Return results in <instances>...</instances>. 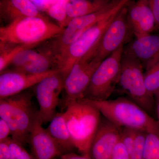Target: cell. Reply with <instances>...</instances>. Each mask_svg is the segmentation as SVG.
Here are the masks:
<instances>
[{
  "mask_svg": "<svg viewBox=\"0 0 159 159\" xmlns=\"http://www.w3.org/2000/svg\"><path fill=\"white\" fill-rule=\"evenodd\" d=\"M64 29L46 16L20 18L0 27V52L34 48L59 36Z\"/></svg>",
  "mask_w": 159,
  "mask_h": 159,
  "instance_id": "obj_1",
  "label": "cell"
},
{
  "mask_svg": "<svg viewBox=\"0 0 159 159\" xmlns=\"http://www.w3.org/2000/svg\"><path fill=\"white\" fill-rule=\"evenodd\" d=\"M84 99L96 107L106 119L119 127L159 135L158 121L128 98L120 97L100 101Z\"/></svg>",
  "mask_w": 159,
  "mask_h": 159,
  "instance_id": "obj_2",
  "label": "cell"
},
{
  "mask_svg": "<svg viewBox=\"0 0 159 159\" xmlns=\"http://www.w3.org/2000/svg\"><path fill=\"white\" fill-rule=\"evenodd\" d=\"M33 93L30 90L0 99V117L9 124L13 141L24 146L29 136L38 110L32 102Z\"/></svg>",
  "mask_w": 159,
  "mask_h": 159,
  "instance_id": "obj_3",
  "label": "cell"
},
{
  "mask_svg": "<svg viewBox=\"0 0 159 159\" xmlns=\"http://www.w3.org/2000/svg\"><path fill=\"white\" fill-rule=\"evenodd\" d=\"M64 107L66 122L75 148L82 154L89 153L101 113L84 99L69 102Z\"/></svg>",
  "mask_w": 159,
  "mask_h": 159,
  "instance_id": "obj_4",
  "label": "cell"
},
{
  "mask_svg": "<svg viewBox=\"0 0 159 159\" xmlns=\"http://www.w3.org/2000/svg\"><path fill=\"white\" fill-rule=\"evenodd\" d=\"M143 70L139 60L123 51L117 86L121 93L150 115L153 112L156 101L145 87Z\"/></svg>",
  "mask_w": 159,
  "mask_h": 159,
  "instance_id": "obj_5",
  "label": "cell"
},
{
  "mask_svg": "<svg viewBox=\"0 0 159 159\" xmlns=\"http://www.w3.org/2000/svg\"><path fill=\"white\" fill-rule=\"evenodd\" d=\"M130 1L112 0L108 6L100 11L71 20L60 35L46 42L57 63L60 56L88 29L99 21L118 13Z\"/></svg>",
  "mask_w": 159,
  "mask_h": 159,
  "instance_id": "obj_6",
  "label": "cell"
},
{
  "mask_svg": "<svg viewBox=\"0 0 159 159\" xmlns=\"http://www.w3.org/2000/svg\"><path fill=\"white\" fill-rule=\"evenodd\" d=\"M124 48V45L121 46L101 62L93 74L84 99L107 100L115 92L119 81Z\"/></svg>",
  "mask_w": 159,
  "mask_h": 159,
  "instance_id": "obj_7",
  "label": "cell"
},
{
  "mask_svg": "<svg viewBox=\"0 0 159 159\" xmlns=\"http://www.w3.org/2000/svg\"><path fill=\"white\" fill-rule=\"evenodd\" d=\"M118 13L96 23L72 43L60 56L57 61V68L60 71L63 79L66 77L75 63L97 46Z\"/></svg>",
  "mask_w": 159,
  "mask_h": 159,
  "instance_id": "obj_8",
  "label": "cell"
},
{
  "mask_svg": "<svg viewBox=\"0 0 159 159\" xmlns=\"http://www.w3.org/2000/svg\"><path fill=\"white\" fill-rule=\"evenodd\" d=\"M102 61L91 50L75 63L63 80V90L65 93L64 107L69 102L84 99L93 74Z\"/></svg>",
  "mask_w": 159,
  "mask_h": 159,
  "instance_id": "obj_9",
  "label": "cell"
},
{
  "mask_svg": "<svg viewBox=\"0 0 159 159\" xmlns=\"http://www.w3.org/2000/svg\"><path fill=\"white\" fill-rule=\"evenodd\" d=\"M128 5L117 14L105 30L98 44L92 50L95 56L101 61L121 46L124 45L134 35L127 21Z\"/></svg>",
  "mask_w": 159,
  "mask_h": 159,
  "instance_id": "obj_10",
  "label": "cell"
},
{
  "mask_svg": "<svg viewBox=\"0 0 159 159\" xmlns=\"http://www.w3.org/2000/svg\"><path fill=\"white\" fill-rule=\"evenodd\" d=\"M63 83L59 72L45 77L35 85V95L39 106V119L42 125L51 122L57 113Z\"/></svg>",
  "mask_w": 159,
  "mask_h": 159,
  "instance_id": "obj_11",
  "label": "cell"
},
{
  "mask_svg": "<svg viewBox=\"0 0 159 159\" xmlns=\"http://www.w3.org/2000/svg\"><path fill=\"white\" fill-rule=\"evenodd\" d=\"M122 128L107 119L100 120L89 154L93 159H110L115 146L120 141Z\"/></svg>",
  "mask_w": 159,
  "mask_h": 159,
  "instance_id": "obj_12",
  "label": "cell"
},
{
  "mask_svg": "<svg viewBox=\"0 0 159 159\" xmlns=\"http://www.w3.org/2000/svg\"><path fill=\"white\" fill-rule=\"evenodd\" d=\"M59 72V70H53L42 74H33L3 71L0 75V99L27 90L37 85L45 77Z\"/></svg>",
  "mask_w": 159,
  "mask_h": 159,
  "instance_id": "obj_13",
  "label": "cell"
},
{
  "mask_svg": "<svg viewBox=\"0 0 159 159\" xmlns=\"http://www.w3.org/2000/svg\"><path fill=\"white\" fill-rule=\"evenodd\" d=\"M127 19L136 38L150 34L155 30V23L148 0L131 1L127 6Z\"/></svg>",
  "mask_w": 159,
  "mask_h": 159,
  "instance_id": "obj_14",
  "label": "cell"
},
{
  "mask_svg": "<svg viewBox=\"0 0 159 159\" xmlns=\"http://www.w3.org/2000/svg\"><path fill=\"white\" fill-rule=\"evenodd\" d=\"M124 51L139 60L146 70L159 59V34L136 38L124 47Z\"/></svg>",
  "mask_w": 159,
  "mask_h": 159,
  "instance_id": "obj_15",
  "label": "cell"
},
{
  "mask_svg": "<svg viewBox=\"0 0 159 159\" xmlns=\"http://www.w3.org/2000/svg\"><path fill=\"white\" fill-rule=\"evenodd\" d=\"M42 125L38 116L31 128L29 139L33 155L36 159H54L61 156L56 143Z\"/></svg>",
  "mask_w": 159,
  "mask_h": 159,
  "instance_id": "obj_16",
  "label": "cell"
},
{
  "mask_svg": "<svg viewBox=\"0 0 159 159\" xmlns=\"http://www.w3.org/2000/svg\"><path fill=\"white\" fill-rule=\"evenodd\" d=\"M23 17H44L45 16L37 9L30 0H1L0 21L7 25Z\"/></svg>",
  "mask_w": 159,
  "mask_h": 159,
  "instance_id": "obj_17",
  "label": "cell"
},
{
  "mask_svg": "<svg viewBox=\"0 0 159 159\" xmlns=\"http://www.w3.org/2000/svg\"><path fill=\"white\" fill-rule=\"evenodd\" d=\"M46 129L56 143L61 155L73 152L76 148L71 139L64 112L57 113Z\"/></svg>",
  "mask_w": 159,
  "mask_h": 159,
  "instance_id": "obj_18",
  "label": "cell"
},
{
  "mask_svg": "<svg viewBox=\"0 0 159 159\" xmlns=\"http://www.w3.org/2000/svg\"><path fill=\"white\" fill-rule=\"evenodd\" d=\"M112 2V0H68L66 5L68 23L73 19L100 11Z\"/></svg>",
  "mask_w": 159,
  "mask_h": 159,
  "instance_id": "obj_19",
  "label": "cell"
},
{
  "mask_svg": "<svg viewBox=\"0 0 159 159\" xmlns=\"http://www.w3.org/2000/svg\"><path fill=\"white\" fill-rule=\"evenodd\" d=\"M41 48L39 49L38 50L31 48L25 49L19 51L16 54L9 66L4 71L12 70L38 59L43 53V49Z\"/></svg>",
  "mask_w": 159,
  "mask_h": 159,
  "instance_id": "obj_20",
  "label": "cell"
},
{
  "mask_svg": "<svg viewBox=\"0 0 159 159\" xmlns=\"http://www.w3.org/2000/svg\"><path fill=\"white\" fill-rule=\"evenodd\" d=\"M68 0H59L52 5L46 12V14L56 21L57 25L65 29L68 24L66 5Z\"/></svg>",
  "mask_w": 159,
  "mask_h": 159,
  "instance_id": "obj_21",
  "label": "cell"
},
{
  "mask_svg": "<svg viewBox=\"0 0 159 159\" xmlns=\"http://www.w3.org/2000/svg\"><path fill=\"white\" fill-rule=\"evenodd\" d=\"M144 81L146 88L151 95L154 97L159 93V59L145 71Z\"/></svg>",
  "mask_w": 159,
  "mask_h": 159,
  "instance_id": "obj_22",
  "label": "cell"
},
{
  "mask_svg": "<svg viewBox=\"0 0 159 159\" xmlns=\"http://www.w3.org/2000/svg\"><path fill=\"white\" fill-rule=\"evenodd\" d=\"M142 159H159V135L146 133Z\"/></svg>",
  "mask_w": 159,
  "mask_h": 159,
  "instance_id": "obj_23",
  "label": "cell"
},
{
  "mask_svg": "<svg viewBox=\"0 0 159 159\" xmlns=\"http://www.w3.org/2000/svg\"><path fill=\"white\" fill-rule=\"evenodd\" d=\"M146 133L137 130L133 148L129 154L130 159H143V151Z\"/></svg>",
  "mask_w": 159,
  "mask_h": 159,
  "instance_id": "obj_24",
  "label": "cell"
},
{
  "mask_svg": "<svg viewBox=\"0 0 159 159\" xmlns=\"http://www.w3.org/2000/svg\"><path fill=\"white\" fill-rule=\"evenodd\" d=\"M10 159H36L33 154L29 153L22 145L12 139L10 142Z\"/></svg>",
  "mask_w": 159,
  "mask_h": 159,
  "instance_id": "obj_25",
  "label": "cell"
},
{
  "mask_svg": "<svg viewBox=\"0 0 159 159\" xmlns=\"http://www.w3.org/2000/svg\"><path fill=\"white\" fill-rule=\"evenodd\" d=\"M110 159H130L127 149L121 140L115 146Z\"/></svg>",
  "mask_w": 159,
  "mask_h": 159,
  "instance_id": "obj_26",
  "label": "cell"
},
{
  "mask_svg": "<svg viewBox=\"0 0 159 159\" xmlns=\"http://www.w3.org/2000/svg\"><path fill=\"white\" fill-rule=\"evenodd\" d=\"M11 137L3 142H0V159H10Z\"/></svg>",
  "mask_w": 159,
  "mask_h": 159,
  "instance_id": "obj_27",
  "label": "cell"
},
{
  "mask_svg": "<svg viewBox=\"0 0 159 159\" xmlns=\"http://www.w3.org/2000/svg\"><path fill=\"white\" fill-rule=\"evenodd\" d=\"M155 23V30L159 32V0H148Z\"/></svg>",
  "mask_w": 159,
  "mask_h": 159,
  "instance_id": "obj_28",
  "label": "cell"
},
{
  "mask_svg": "<svg viewBox=\"0 0 159 159\" xmlns=\"http://www.w3.org/2000/svg\"><path fill=\"white\" fill-rule=\"evenodd\" d=\"M11 134V129L9 124L5 120L0 119V142L9 139Z\"/></svg>",
  "mask_w": 159,
  "mask_h": 159,
  "instance_id": "obj_29",
  "label": "cell"
},
{
  "mask_svg": "<svg viewBox=\"0 0 159 159\" xmlns=\"http://www.w3.org/2000/svg\"><path fill=\"white\" fill-rule=\"evenodd\" d=\"M38 10L40 12L46 13L48 9L56 1H39V0H31Z\"/></svg>",
  "mask_w": 159,
  "mask_h": 159,
  "instance_id": "obj_30",
  "label": "cell"
},
{
  "mask_svg": "<svg viewBox=\"0 0 159 159\" xmlns=\"http://www.w3.org/2000/svg\"><path fill=\"white\" fill-rule=\"evenodd\" d=\"M61 159H93L89 154L78 155L74 152L65 154L61 156Z\"/></svg>",
  "mask_w": 159,
  "mask_h": 159,
  "instance_id": "obj_31",
  "label": "cell"
},
{
  "mask_svg": "<svg viewBox=\"0 0 159 159\" xmlns=\"http://www.w3.org/2000/svg\"><path fill=\"white\" fill-rule=\"evenodd\" d=\"M155 98L156 106V109L157 116L158 117V122L159 125V93L157 94L154 96Z\"/></svg>",
  "mask_w": 159,
  "mask_h": 159,
  "instance_id": "obj_32",
  "label": "cell"
}]
</instances>
